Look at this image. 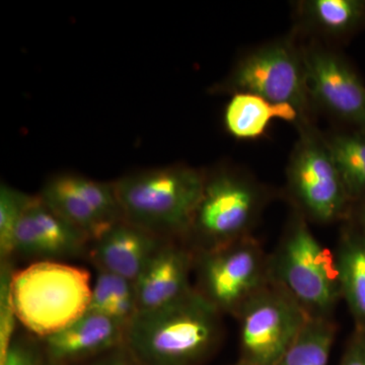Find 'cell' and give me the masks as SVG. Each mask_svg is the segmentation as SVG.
I'll return each mask as SVG.
<instances>
[{
    "mask_svg": "<svg viewBox=\"0 0 365 365\" xmlns=\"http://www.w3.org/2000/svg\"><path fill=\"white\" fill-rule=\"evenodd\" d=\"M287 165V191L307 220L329 225L347 220L352 202L324 134L313 123L299 127Z\"/></svg>",
    "mask_w": 365,
    "mask_h": 365,
    "instance_id": "cell-7",
    "label": "cell"
},
{
    "mask_svg": "<svg viewBox=\"0 0 365 365\" xmlns=\"http://www.w3.org/2000/svg\"><path fill=\"white\" fill-rule=\"evenodd\" d=\"M205 170L173 165L137 170L114 182L124 220L165 240H185L201 194Z\"/></svg>",
    "mask_w": 365,
    "mask_h": 365,
    "instance_id": "cell-2",
    "label": "cell"
},
{
    "mask_svg": "<svg viewBox=\"0 0 365 365\" xmlns=\"http://www.w3.org/2000/svg\"><path fill=\"white\" fill-rule=\"evenodd\" d=\"M91 289L88 271L61 262H34L11 276L16 319L39 339L83 317L90 307Z\"/></svg>",
    "mask_w": 365,
    "mask_h": 365,
    "instance_id": "cell-3",
    "label": "cell"
},
{
    "mask_svg": "<svg viewBox=\"0 0 365 365\" xmlns=\"http://www.w3.org/2000/svg\"><path fill=\"white\" fill-rule=\"evenodd\" d=\"M39 196L55 212L83 232L91 242L113 227L93 210L74 187L71 173L50 178L41 190Z\"/></svg>",
    "mask_w": 365,
    "mask_h": 365,
    "instance_id": "cell-18",
    "label": "cell"
},
{
    "mask_svg": "<svg viewBox=\"0 0 365 365\" xmlns=\"http://www.w3.org/2000/svg\"><path fill=\"white\" fill-rule=\"evenodd\" d=\"M13 261L1 262L0 282V360L6 356L14 334L16 319L11 300V282L14 273Z\"/></svg>",
    "mask_w": 365,
    "mask_h": 365,
    "instance_id": "cell-23",
    "label": "cell"
},
{
    "mask_svg": "<svg viewBox=\"0 0 365 365\" xmlns=\"http://www.w3.org/2000/svg\"><path fill=\"white\" fill-rule=\"evenodd\" d=\"M340 365H365V332L355 330L348 341Z\"/></svg>",
    "mask_w": 365,
    "mask_h": 365,
    "instance_id": "cell-25",
    "label": "cell"
},
{
    "mask_svg": "<svg viewBox=\"0 0 365 365\" xmlns=\"http://www.w3.org/2000/svg\"><path fill=\"white\" fill-rule=\"evenodd\" d=\"M235 365H253V364H247V362H245V361H240L239 364H235Z\"/></svg>",
    "mask_w": 365,
    "mask_h": 365,
    "instance_id": "cell-28",
    "label": "cell"
},
{
    "mask_svg": "<svg viewBox=\"0 0 365 365\" xmlns=\"http://www.w3.org/2000/svg\"><path fill=\"white\" fill-rule=\"evenodd\" d=\"M195 250L185 240H167L151 257L135 282L139 311L175 302L193 288L190 276Z\"/></svg>",
    "mask_w": 365,
    "mask_h": 365,
    "instance_id": "cell-12",
    "label": "cell"
},
{
    "mask_svg": "<svg viewBox=\"0 0 365 365\" xmlns=\"http://www.w3.org/2000/svg\"><path fill=\"white\" fill-rule=\"evenodd\" d=\"M34 195L9 186L0 185V257L1 262L13 261L14 235L24 213Z\"/></svg>",
    "mask_w": 365,
    "mask_h": 365,
    "instance_id": "cell-22",
    "label": "cell"
},
{
    "mask_svg": "<svg viewBox=\"0 0 365 365\" xmlns=\"http://www.w3.org/2000/svg\"><path fill=\"white\" fill-rule=\"evenodd\" d=\"M235 319L240 325L242 361L276 365L309 318L285 290L271 281Z\"/></svg>",
    "mask_w": 365,
    "mask_h": 365,
    "instance_id": "cell-9",
    "label": "cell"
},
{
    "mask_svg": "<svg viewBox=\"0 0 365 365\" xmlns=\"http://www.w3.org/2000/svg\"><path fill=\"white\" fill-rule=\"evenodd\" d=\"M268 200L265 187L241 170L222 165L205 172L186 242L206 251L250 237Z\"/></svg>",
    "mask_w": 365,
    "mask_h": 365,
    "instance_id": "cell-5",
    "label": "cell"
},
{
    "mask_svg": "<svg viewBox=\"0 0 365 365\" xmlns=\"http://www.w3.org/2000/svg\"><path fill=\"white\" fill-rule=\"evenodd\" d=\"M347 222L351 223L362 235H365V198L353 204Z\"/></svg>",
    "mask_w": 365,
    "mask_h": 365,
    "instance_id": "cell-27",
    "label": "cell"
},
{
    "mask_svg": "<svg viewBox=\"0 0 365 365\" xmlns=\"http://www.w3.org/2000/svg\"><path fill=\"white\" fill-rule=\"evenodd\" d=\"M334 258L341 299L347 304L355 330L365 332V235L351 223L341 230Z\"/></svg>",
    "mask_w": 365,
    "mask_h": 365,
    "instance_id": "cell-15",
    "label": "cell"
},
{
    "mask_svg": "<svg viewBox=\"0 0 365 365\" xmlns=\"http://www.w3.org/2000/svg\"><path fill=\"white\" fill-rule=\"evenodd\" d=\"M83 365H140L132 357L126 347L117 348L112 351L86 361Z\"/></svg>",
    "mask_w": 365,
    "mask_h": 365,
    "instance_id": "cell-26",
    "label": "cell"
},
{
    "mask_svg": "<svg viewBox=\"0 0 365 365\" xmlns=\"http://www.w3.org/2000/svg\"><path fill=\"white\" fill-rule=\"evenodd\" d=\"M352 205L365 198V129L324 134Z\"/></svg>",
    "mask_w": 365,
    "mask_h": 365,
    "instance_id": "cell-19",
    "label": "cell"
},
{
    "mask_svg": "<svg viewBox=\"0 0 365 365\" xmlns=\"http://www.w3.org/2000/svg\"><path fill=\"white\" fill-rule=\"evenodd\" d=\"M336 334L333 319L309 318L276 365H329Z\"/></svg>",
    "mask_w": 365,
    "mask_h": 365,
    "instance_id": "cell-21",
    "label": "cell"
},
{
    "mask_svg": "<svg viewBox=\"0 0 365 365\" xmlns=\"http://www.w3.org/2000/svg\"><path fill=\"white\" fill-rule=\"evenodd\" d=\"M91 242L41 199L34 195L14 235V257L35 262L78 258Z\"/></svg>",
    "mask_w": 365,
    "mask_h": 365,
    "instance_id": "cell-11",
    "label": "cell"
},
{
    "mask_svg": "<svg viewBox=\"0 0 365 365\" xmlns=\"http://www.w3.org/2000/svg\"><path fill=\"white\" fill-rule=\"evenodd\" d=\"M138 311L135 283L97 269L88 312L108 317L127 329Z\"/></svg>",
    "mask_w": 365,
    "mask_h": 365,
    "instance_id": "cell-20",
    "label": "cell"
},
{
    "mask_svg": "<svg viewBox=\"0 0 365 365\" xmlns=\"http://www.w3.org/2000/svg\"><path fill=\"white\" fill-rule=\"evenodd\" d=\"M297 20L304 32L324 40L352 37L365 26V0H304Z\"/></svg>",
    "mask_w": 365,
    "mask_h": 365,
    "instance_id": "cell-16",
    "label": "cell"
},
{
    "mask_svg": "<svg viewBox=\"0 0 365 365\" xmlns=\"http://www.w3.org/2000/svg\"><path fill=\"white\" fill-rule=\"evenodd\" d=\"M0 365H53L42 341L30 333L14 334L6 356Z\"/></svg>",
    "mask_w": 365,
    "mask_h": 365,
    "instance_id": "cell-24",
    "label": "cell"
},
{
    "mask_svg": "<svg viewBox=\"0 0 365 365\" xmlns=\"http://www.w3.org/2000/svg\"><path fill=\"white\" fill-rule=\"evenodd\" d=\"M211 91L259 96L272 104L294 108L304 123H313L314 107L307 88L302 45L294 35L245 53Z\"/></svg>",
    "mask_w": 365,
    "mask_h": 365,
    "instance_id": "cell-6",
    "label": "cell"
},
{
    "mask_svg": "<svg viewBox=\"0 0 365 365\" xmlns=\"http://www.w3.org/2000/svg\"><path fill=\"white\" fill-rule=\"evenodd\" d=\"M197 292L220 314L235 318L271 282L269 255L253 235L220 248L195 251Z\"/></svg>",
    "mask_w": 365,
    "mask_h": 365,
    "instance_id": "cell-8",
    "label": "cell"
},
{
    "mask_svg": "<svg viewBox=\"0 0 365 365\" xmlns=\"http://www.w3.org/2000/svg\"><path fill=\"white\" fill-rule=\"evenodd\" d=\"M273 119H281L302 126L304 123L294 108L275 105L252 93H235L225 107L223 123L230 135L252 140L265 134Z\"/></svg>",
    "mask_w": 365,
    "mask_h": 365,
    "instance_id": "cell-17",
    "label": "cell"
},
{
    "mask_svg": "<svg viewBox=\"0 0 365 365\" xmlns=\"http://www.w3.org/2000/svg\"><path fill=\"white\" fill-rule=\"evenodd\" d=\"M272 282L282 288L311 319H333L341 299L334 252L326 248L297 210L277 247L269 255Z\"/></svg>",
    "mask_w": 365,
    "mask_h": 365,
    "instance_id": "cell-4",
    "label": "cell"
},
{
    "mask_svg": "<svg viewBox=\"0 0 365 365\" xmlns=\"http://www.w3.org/2000/svg\"><path fill=\"white\" fill-rule=\"evenodd\" d=\"M165 241L167 240L122 220L91 242L88 255L96 269L135 283Z\"/></svg>",
    "mask_w": 365,
    "mask_h": 365,
    "instance_id": "cell-14",
    "label": "cell"
},
{
    "mask_svg": "<svg viewBox=\"0 0 365 365\" xmlns=\"http://www.w3.org/2000/svg\"><path fill=\"white\" fill-rule=\"evenodd\" d=\"M126 327L103 314L86 312L63 330L42 341L53 365L81 364L125 345Z\"/></svg>",
    "mask_w": 365,
    "mask_h": 365,
    "instance_id": "cell-13",
    "label": "cell"
},
{
    "mask_svg": "<svg viewBox=\"0 0 365 365\" xmlns=\"http://www.w3.org/2000/svg\"><path fill=\"white\" fill-rule=\"evenodd\" d=\"M307 88L314 109L348 128L365 129V83L341 53L318 40L302 45Z\"/></svg>",
    "mask_w": 365,
    "mask_h": 365,
    "instance_id": "cell-10",
    "label": "cell"
},
{
    "mask_svg": "<svg viewBox=\"0 0 365 365\" xmlns=\"http://www.w3.org/2000/svg\"><path fill=\"white\" fill-rule=\"evenodd\" d=\"M220 319L193 287L170 304L138 311L127 327L125 347L140 365H198L220 339Z\"/></svg>",
    "mask_w": 365,
    "mask_h": 365,
    "instance_id": "cell-1",
    "label": "cell"
}]
</instances>
